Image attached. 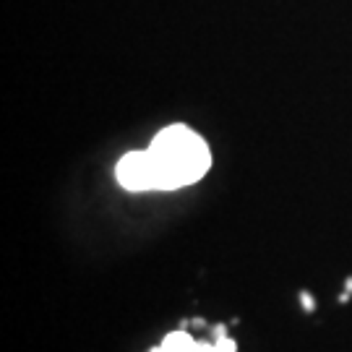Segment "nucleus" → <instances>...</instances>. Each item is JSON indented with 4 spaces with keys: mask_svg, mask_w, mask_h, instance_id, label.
I'll return each instance as SVG.
<instances>
[{
    "mask_svg": "<svg viewBox=\"0 0 352 352\" xmlns=\"http://www.w3.org/2000/svg\"><path fill=\"white\" fill-rule=\"evenodd\" d=\"M157 190H175L201 180L212 164L206 141L186 126H170L157 133L146 149Z\"/></svg>",
    "mask_w": 352,
    "mask_h": 352,
    "instance_id": "obj_1",
    "label": "nucleus"
},
{
    "mask_svg": "<svg viewBox=\"0 0 352 352\" xmlns=\"http://www.w3.org/2000/svg\"><path fill=\"white\" fill-rule=\"evenodd\" d=\"M118 183L126 190H157L154 186V170L146 149L131 151L118 162Z\"/></svg>",
    "mask_w": 352,
    "mask_h": 352,
    "instance_id": "obj_2",
    "label": "nucleus"
}]
</instances>
